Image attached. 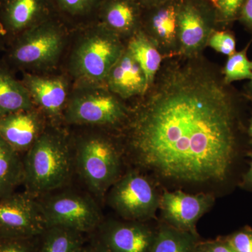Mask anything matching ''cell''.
<instances>
[{
    "label": "cell",
    "mask_w": 252,
    "mask_h": 252,
    "mask_svg": "<svg viewBox=\"0 0 252 252\" xmlns=\"http://www.w3.org/2000/svg\"><path fill=\"white\" fill-rule=\"evenodd\" d=\"M200 67H179L129 108L119 129L139 165L180 182L224 180L237 144L234 96Z\"/></svg>",
    "instance_id": "6da1fadb"
},
{
    "label": "cell",
    "mask_w": 252,
    "mask_h": 252,
    "mask_svg": "<svg viewBox=\"0 0 252 252\" xmlns=\"http://www.w3.org/2000/svg\"><path fill=\"white\" fill-rule=\"evenodd\" d=\"M25 191L35 198L69 185L75 173L72 135L65 125L49 124L25 154Z\"/></svg>",
    "instance_id": "7a4b0ae2"
},
{
    "label": "cell",
    "mask_w": 252,
    "mask_h": 252,
    "mask_svg": "<svg viewBox=\"0 0 252 252\" xmlns=\"http://www.w3.org/2000/svg\"><path fill=\"white\" fill-rule=\"evenodd\" d=\"M126 44L99 23L73 30L61 69L73 85L104 84Z\"/></svg>",
    "instance_id": "3957f363"
},
{
    "label": "cell",
    "mask_w": 252,
    "mask_h": 252,
    "mask_svg": "<svg viewBox=\"0 0 252 252\" xmlns=\"http://www.w3.org/2000/svg\"><path fill=\"white\" fill-rule=\"evenodd\" d=\"M74 172L94 198L102 199L121 177L122 148L112 131L69 127Z\"/></svg>",
    "instance_id": "277c9868"
},
{
    "label": "cell",
    "mask_w": 252,
    "mask_h": 252,
    "mask_svg": "<svg viewBox=\"0 0 252 252\" xmlns=\"http://www.w3.org/2000/svg\"><path fill=\"white\" fill-rule=\"evenodd\" d=\"M71 32L72 30L55 16L18 36L1 59L16 73L56 72L61 69Z\"/></svg>",
    "instance_id": "5b68a950"
},
{
    "label": "cell",
    "mask_w": 252,
    "mask_h": 252,
    "mask_svg": "<svg viewBox=\"0 0 252 252\" xmlns=\"http://www.w3.org/2000/svg\"><path fill=\"white\" fill-rule=\"evenodd\" d=\"M128 113L124 100L104 84H79L73 85L63 123L71 127L118 130L124 125Z\"/></svg>",
    "instance_id": "8992f818"
},
{
    "label": "cell",
    "mask_w": 252,
    "mask_h": 252,
    "mask_svg": "<svg viewBox=\"0 0 252 252\" xmlns=\"http://www.w3.org/2000/svg\"><path fill=\"white\" fill-rule=\"evenodd\" d=\"M36 198L47 228L62 227L89 235L104 220L98 204L91 194L66 187Z\"/></svg>",
    "instance_id": "52a82bcc"
},
{
    "label": "cell",
    "mask_w": 252,
    "mask_h": 252,
    "mask_svg": "<svg viewBox=\"0 0 252 252\" xmlns=\"http://www.w3.org/2000/svg\"><path fill=\"white\" fill-rule=\"evenodd\" d=\"M160 198L150 181L139 172H127L109 190V205L127 220L143 221L154 216Z\"/></svg>",
    "instance_id": "ba28073f"
},
{
    "label": "cell",
    "mask_w": 252,
    "mask_h": 252,
    "mask_svg": "<svg viewBox=\"0 0 252 252\" xmlns=\"http://www.w3.org/2000/svg\"><path fill=\"white\" fill-rule=\"evenodd\" d=\"M47 228L38 199L24 191L0 198V239H32Z\"/></svg>",
    "instance_id": "9c48e42d"
},
{
    "label": "cell",
    "mask_w": 252,
    "mask_h": 252,
    "mask_svg": "<svg viewBox=\"0 0 252 252\" xmlns=\"http://www.w3.org/2000/svg\"><path fill=\"white\" fill-rule=\"evenodd\" d=\"M21 74V80L34 107L45 116L49 124L64 125L63 116L73 87L67 74L61 69L44 74Z\"/></svg>",
    "instance_id": "30bf717a"
},
{
    "label": "cell",
    "mask_w": 252,
    "mask_h": 252,
    "mask_svg": "<svg viewBox=\"0 0 252 252\" xmlns=\"http://www.w3.org/2000/svg\"><path fill=\"white\" fill-rule=\"evenodd\" d=\"M89 235L97 252H149L156 233L142 221L103 220Z\"/></svg>",
    "instance_id": "8fae6325"
},
{
    "label": "cell",
    "mask_w": 252,
    "mask_h": 252,
    "mask_svg": "<svg viewBox=\"0 0 252 252\" xmlns=\"http://www.w3.org/2000/svg\"><path fill=\"white\" fill-rule=\"evenodd\" d=\"M216 22V7L209 0L177 1V36L185 51L200 49Z\"/></svg>",
    "instance_id": "7c38bea8"
},
{
    "label": "cell",
    "mask_w": 252,
    "mask_h": 252,
    "mask_svg": "<svg viewBox=\"0 0 252 252\" xmlns=\"http://www.w3.org/2000/svg\"><path fill=\"white\" fill-rule=\"evenodd\" d=\"M55 16L52 0H0V24L7 46L25 32Z\"/></svg>",
    "instance_id": "4fadbf2b"
},
{
    "label": "cell",
    "mask_w": 252,
    "mask_h": 252,
    "mask_svg": "<svg viewBox=\"0 0 252 252\" xmlns=\"http://www.w3.org/2000/svg\"><path fill=\"white\" fill-rule=\"evenodd\" d=\"M213 203L212 195H192L177 190L165 192L160 198L159 207L168 225L198 237L195 224Z\"/></svg>",
    "instance_id": "5bb4252c"
},
{
    "label": "cell",
    "mask_w": 252,
    "mask_h": 252,
    "mask_svg": "<svg viewBox=\"0 0 252 252\" xmlns=\"http://www.w3.org/2000/svg\"><path fill=\"white\" fill-rule=\"evenodd\" d=\"M47 119L36 107L0 117V137L19 154H26L45 130Z\"/></svg>",
    "instance_id": "9a60e30c"
},
{
    "label": "cell",
    "mask_w": 252,
    "mask_h": 252,
    "mask_svg": "<svg viewBox=\"0 0 252 252\" xmlns=\"http://www.w3.org/2000/svg\"><path fill=\"white\" fill-rule=\"evenodd\" d=\"M104 84L124 101L142 97L147 91L143 71L126 47L111 68Z\"/></svg>",
    "instance_id": "2e32d148"
},
{
    "label": "cell",
    "mask_w": 252,
    "mask_h": 252,
    "mask_svg": "<svg viewBox=\"0 0 252 252\" xmlns=\"http://www.w3.org/2000/svg\"><path fill=\"white\" fill-rule=\"evenodd\" d=\"M144 8L136 0H104L97 22L126 41L141 29Z\"/></svg>",
    "instance_id": "e0dca14e"
},
{
    "label": "cell",
    "mask_w": 252,
    "mask_h": 252,
    "mask_svg": "<svg viewBox=\"0 0 252 252\" xmlns=\"http://www.w3.org/2000/svg\"><path fill=\"white\" fill-rule=\"evenodd\" d=\"M177 1L165 0L144 9L141 29L164 44L173 42L177 36Z\"/></svg>",
    "instance_id": "ac0fdd59"
},
{
    "label": "cell",
    "mask_w": 252,
    "mask_h": 252,
    "mask_svg": "<svg viewBox=\"0 0 252 252\" xmlns=\"http://www.w3.org/2000/svg\"><path fill=\"white\" fill-rule=\"evenodd\" d=\"M33 107L31 97L22 81L0 58V117Z\"/></svg>",
    "instance_id": "d6986e66"
},
{
    "label": "cell",
    "mask_w": 252,
    "mask_h": 252,
    "mask_svg": "<svg viewBox=\"0 0 252 252\" xmlns=\"http://www.w3.org/2000/svg\"><path fill=\"white\" fill-rule=\"evenodd\" d=\"M126 47L140 64L147 81V91L152 87L161 63V55L152 39L142 29L136 32L126 43Z\"/></svg>",
    "instance_id": "ffe728a7"
},
{
    "label": "cell",
    "mask_w": 252,
    "mask_h": 252,
    "mask_svg": "<svg viewBox=\"0 0 252 252\" xmlns=\"http://www.w3.org/2000/svg\"><path fill=\"white\" fill-rule=\"evenodd\" d=\"M104 0H52L56 14L75 30L97 22V11Z\"/></svg>",
    "instance_id": "44dd1931"
},
{
    "label": "cell",
    "mask_w": 252,
    "mask_h": 252,
    "mask_svg": "<svg viewBox=\"0 0 252 252\" xmlns=\"http://www.w3.org/2000/svg\"><path fill=\"white\" fill-rule=\"evenodd\" d=\"M24 182L21 154L0 137V198L14 193Z\"/></svg>",
    "instance_id": "7402d4cb"
},
{
    "label": "cell",
    "mask_w": 252,
    "mask_h": 252,
    "mask_svg": "<svg viewBox=\"0 0 252 252\" xmlns=\"http://www.w3.org/2000/svg\"><path fill=\"white\" fill-rule=\"evenodd\" d=\"M85 243L82 233L62 227H49L38 237L35 252H77Z\"/></svg>",
    "instance_id": "603a6c76"
},
{
    "label": "cell",
    "mask_w": 252,
    "mask_h": 252,
    "mask_svg": "<svg viewBox=\"0 0 252 252\" xmlns=\"http://www.w3.org/2000/svg\"><path fill=\"white\" fill-rule=\"evenodd\" d=\"M197 238L171 225H163L156 233L149 252H195Z\"/></svg>",
    "instance_id": "cb8c5ba5"
},
{
    "label": "cell",
    "mask_w": 252,
    "mask_h": 252,
    "mask_svg": "<svg viewBox=\"0 0 252 252\" xmlns=\"http://www.w3.org/2000/svg\"><path fill=\"white\" fill-rule=\"evenodd\" d=\"M249 46L250 44L242 51L228 56L223 69L225 84H230L234 81L251 78L252 61L248 57Z\"/></svg>",
    "instance_id": "d4e9b609"
},
{
    "label": "cell",
    "mask_w": 252,
    "mask_h": 252,
    "mask_svg": "<svg viewBox=\"0 0 252 252\" xmlns=\"http://www.w3.org/2000/svg\"><path fill=\"white\" fill-rule=\"evenodd\" d=\"M245 0H219L216 7L217 22L228 24L240 16Z\"/></svg>",
    "instance_id": "484cf974"
},
{
    "label": "cell",
    "mask_w": 252,
    "mask_h": 252,
    "mask_svg": "<svg viewBox=\"0 0 252 252\" xmlns=\"http://www.w3.org/2000/svg\"><path fill=\"white\" fill-rule=\"evenodd\" d=\"M209 44L217 52L230 56L236 52V41L232 33L217 31L210 36Z\"/></svg>",
    "instance_id": "4316f807"
},
{
    "label": "cell",
    "mask_w": 252,
    "mask_h": 252,
    "mask_svg": "<svg viewBox=\"0 0 252 252\" xmlns=\"http://www.w3.org/2000/svg\"><path fill=\"white\" fill-rule=\"evenodd\" d=\"M237 252H252V229L245 227L223 238Z\"/></svg>",
    "instance_id": "83f0119b"
},
{
    "label": "cell",
    "mask_w": 252,
    "mask_h": 252,
    "mask_svg": "<svg viewBox=\"0 0 252 252\" xmlns=\"http://www.w3.org/2000/svg\"><path fill=\"white\" fill-rule=\"evenodd\" d=\"M36 240L32 239H0V252H35Z\"/></svg>",
    "instance_id": "f1b7e54d"
},
{
    "label": "cell",
    "mask_w": 252,
    "mask_h": 252,
    "mask_svg": "<svg viewBox=\"0 0 252 252\" xmlns=\"http://www.w3.org/2000/svg\"><path fill=\"white\" fill-rule=\"evenodd\" d=\"M195 252H237L223 238L216 240L198 242Z\"/></svg>",
    "instance_id": "f546056e"
},
{
    "label": "cell",
    "mask_w": 252,
    "mask_h": 252,
    "mask_svg": "<svg viewBox=\"0 0 252 252\" xmlns=\"http://www.w3.org/2000/svg\"><path fill=\"white\" fill-rule=\"evenodd\" d=\"M238 19L245 27L252 32V0H245Z\"/></svg>",
    "instance_id": "4dcf8cb0"
},
{
    "label": "cell",
    "mask_w": 252,
    "mask_h": 252,
    "mask_svg": "<svg viewBox=\"0 0 252 252\" xmlns=\"http://www.w3.org/2000/svg\"><path fill=\"white\" fill-rule=\"evenodd\" d=\"M243 186L247 189H252V155L250 168L243 177Z\"/></svg>",
    "instance_id": "1f68e13d"
},
{
    "label": "cell",
    "mask_w": 252,
    "mask_h": 252,
    "mask_svg": "<svg viewBox=\"0 0 252 252\" xmlns=\"http://www.w3.org/2000/svg\"><path fill=\"white\" fill-rule=\"evenodd\" d=\"M144 8H149L151 6H155L165 0H136Z\"/></svg>",
    "instance_id": "d6a6232c"
},
{
    "label": "cell",
    "mask_w": 252,
    "mask_h": 252,
    "mask_svg": "<svg viewBox=\"0 0 252 252\" xmlns=\"http://www.w3.org/2000/svg\"><path fill=\"white\" fill-rule=\"evenodd\" d=\"M7 47V41L3 28L0 24V52H4Z\"/></svg>",
    "instance_id": "836d02e7"
},
{
    "label": "cell",
    "mask_w": 252,
    "mask_h": 252,
    "mask_svg": "<svg viewBox=\"0 0 252 252\" xmlns=\"http://www.w3.org/2000/svg\"><path fill=\"white\" fill-rule=\"evenodd\" d=\"M77 252H97L92 246L90 245H86L84 244Z\"/></svg>",
    "instance_id": "e575fe53"
},
{
    "label": "cell",
    "mask_w": 252,
    "mask_h": 252,
    "mask_svg": "<svg viewBox=\"0 0 252 252\" xmlns=\"http://www.w3.org/2000/svg\"><path fill=\"white\" fill-rule=\"evenodd\" d=\"M248 134L249 136H250V143L252 145V117L251 120H250V126H249Z\"/></svg>",
    "instance_id": "d590c367"
},
{
    "label": "cell",
    "mask_w": 252,
    "mask_h": 252,
    "mask_svg": "<svg viewBox=\"0 0 252 252\" xmlns=\"http://www.w3.org/2000/svg\"><path fill=\"white\" fill-rule=\"evenodd\" d=\"M248 90L250 97H252V77L250 79V83H249L248 86Z\"/></svg>",
    "instance_id": "8d00e7d4"
},
{
    "label": "cell",
    "mask_w": 252,
    "mask_h": 252,
    "mask_svg": "<svg viewBox=\"0 0 252 252\" xmlns=\"http://www.w3.org/2000/svg\"><path fill=\"white\" fill-rule=\"evenodd\" d=\"M209 1H210V2H212V4H214V6H215V7H217V3H218L219 0H209Z\"/></svg>",
    "instance_id": "74e56055"
}]
</instances>
